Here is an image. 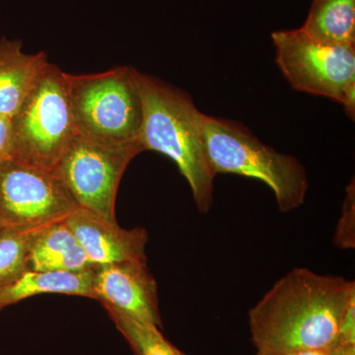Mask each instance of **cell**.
Returning <instances> with one entry per match:
<instances>
[{"instance_id":"10","label":"cell","mask_w":355,"mask_h":355,"mask_svg":"<svg viewBox=\"0 0 355 355\" xmlns=\"http://www.w3.org/2000/svg\"><path fill=\"white\" fill-rule=\"evenodd\" d=\"M65 223L94 266L123 261L146 263L148 233L144 228L123 229L116 222L105 220L81 207L70 214Z\"/></svg>"},{"instance_id":"11","label":"cell","mask_w":355,"mask_h":355,"mask_svg":"<svg viewBox=\"0 0 355 355\" xmlns=\"http://www.w3.org/2000/svg\"><path fill=\"white\" fill-rule=\"evenodd\" d=\"M48 64L44 51L26 53L19 40H0V114L12 119Z\"/></svg>"},{"instance_id":"7","label":"cell","mask_w":355,"mask_h":355,"mask_svg":"<svg viewBox=\"0 0 355 355\" xmlns=\"http://www.w3.org/2000/svg\"><path fill=\"white\" fill-rule=\"evenodd\" d=\"M142 151L140 144L114 146L76 135L53 171L81 209L116 222L114 205L121 178Z\"/></svg>"},{"instance_id":"21","label":"cell","mask_w":355,"mask_h":355,"mask_svg":"<svg viewBox=\"0 0 355 355\" xmlns=\"http://www.w3.org/2000/svg\"><path fill=\"white\" fill-rule=\"evenodd\" d=\"M256 355H328V350H319V352H287V354H258Z\"/></svg>"},{"instance_id":"20","label":"cell","mask_w":355,"mask_h":355,"mask_svg":"<svg viewBox=\"0 0 355 355\" xmlns=\"http://www.w3.org/2000/svg\"><path fill=\"white\" fill-rule=\"evenodd\" d=\"M328 355H355V345H335L328 349Z\"/></svg>"},{"instance_id":"5","label":"cell","mask_w":355,"mask_h":355,"mask_svg":"<svg viewBox=\"0 0 355 355\" xmlns=\"http://www.w3.org/2000/svg\"><path fill=\"white\" fill-rule=\"evenodd\" d=\"M11 123L10 158L53 170L76 135L67 72L49 62L11 119Z\"/></svg>"},{"instance_id":"4","label":"cell","mask_w":355,"mask_h":355,"mask_svg":"<svg viewBox=\"0 0 355 355\" xmlns=\"http://www.w3.org/2000/svg\"><path fill=\"white\" fill-rule=\"evenodd\" d=\"M67 81L76 135L114 146H141L144 108L137 70L116 67L100 73H67Z\"/></svg>"},{"instance_id":"13","label":"cell","mask_w":355,"mask_h":355,"mask_svg":"<svg viewBox=\"0 0 355 355\" xmlns=\"http://www.w3.org/2000/svg\"><path fill=\"white\" fill-rule=\"evenodd\" d=\"M93 272L94 268L76 272H36L27 268L17 279L0 287V313L39 294H65L95 300Z\"/></svg>"},{"instance_id":"16","label":"cell","mask_w":355,"mask_h":355,"mask_svg":"<svg viewBox=\"0 0 355 355\" xmlns=\"http://www.w3.org/2000/svg\"><path fill=\"white\" fill-rule=\"evenodd\" d=\"M40 231L0 230V287L27 270L30 247Z\"/></svg>"},{"instance_id":"18","label":"cell","mask_w":355,"mask_h":355,"mask_svg":"<svg viewBox=\"0 0 355 355\" xmlns=\"http://www.w3.org/2000/svg\"><path fill=\"white\" fill-rule=\"evenodd\" d=\"M335 343L355 345V296L349 301V305L345 311L340 327H338Z\"/></svg>"},{"instance_id":"15","label":"cell","mask_w":355,"mask_h":355,"mask_svg":"<svg viewBox=\"0 0 355 355\" xmlns=\"http://www.w3.org/2000/svg\"><path fill=\"white\" fill-rule=\"evenodd\" d=\"M116 330L125 338L135 355H188L172 345L160 329L133 321L116 311L105 308Z\"/></svg>"},{"instance_id":"2","label":"cell","mask_w":355,"mask_h":355,"mask_svg":"<svg viewBox=\"0 0 355 355\" xmlns=\"http://www.w3.org/2000/svg\"><path fill=\"white\" fill-rule=\"evenodd\" d=\"M141 94L140 144L172 159L187 180L200 214L214 203L216 175L209 164L202 132L203 113L180 89L137 70Z\"/></svg>"},{"instance_id":"19","label":"cell","mask_w":355,"mask_h":355,"mask_svg":"<svg viewBox=\"0 0 355 355\" xmlns=\"http://www.w3.org/2000/svg\"><path fill=\"white\" fill-rule=\"evenodd\" d=\"M12 154V123L11 119L0 114V163Z\"/></svg>"},{"instance_id":"14","label":"cell","mask_w":355,"mask_h":355,"mask_svg":"<svg viewBox=\"0 0 355 355\" xmlns=\"http://www.w3.org/2000/svg\"><path fill=\"white\" fill-rule=\"evenodd\" d=\"M300 30L320 43L355 46V0H312Z\"/></svg>"},{"instance_id":"17","label":"cell","mask_w":355,"mask_h":355,"mask_svg":"<svg viewBox=\"0 0 355 355\" xmlns=\"http://www.w3.org/2000/svg\"><path fill=\"white\" fill-rule=\"evenodd\" d=\"M334 245L342 250H352L355 248V183L354 179L345 189L342 216L336 224Z\"/></svg>"},{"instance_id":"6","label":"cell","mask_w":355,"mask_h":355,"mask_svg":"<svg viewBox=\"0 0 355 355\" xmlns=\"http://www.w3.org/2000/svg\"><path fill=\"white\" fill-rule=\"evenodd\" d=\"M275 62L294 90L323 96L355 116V46L320 43L296 30L272 34Z\"/></svg>"},{"instance_id":"9","label":"cell","mask_w":355,"mask_h":355,"mask_svg":"<svg viewBox=\"0 0 355 355\" xmlns=\"http://www.w3.org/2000/svg\"><path fill=\"white\" fill-rule=\"evenodd\" d=\"M95 300L139 323L162 328L157 284L146 263L123 261L95 266Z\"/></svg>"},{"instance_id":"8","label":"cell","mask_w":355,"mask_h":355,"mask_svg":"<svg viewBox=\"0 0 355 355\" xmlns=\"http://www.w3.org/2000/svg\"><path fill=\"white\" fill-rule=\"evenodd\" d=\"M78 209L53 170L15 158L0 163V230H43Z\"/></svg>"},{"instance_id":"12","label":"cell","mask_w":355,"mask_h":355,"mask_svg":"<svg viewBox=\"0 0 355 355\" xmlns=\"http://www.w3.org/2000/svg\"><path fill=\"white\" fill-rule=\"evenodd\" d=\"M27 266L36 272H76L95 268L65 221L40 231L30 247Z\"/></svg>"},{"instance_id":"3","label":"cell","mask_w":355,"mask_h":355,"mask_svg":"<svg viewBox=\"0 0 355 355\" xmlns=\"http://www.w3.org/2000/svg\"><path fill=\"white\" fill-rule=\"evenodd\" d=\"M203 139L214 175L254 178L268 184L282 214L298 209L307 195V173L297 158L277 153L237 121L203 114Z\"/></svg>"},{"instance_id":"1","label":"cell","mask_w":355,"mask_h":355,"mask_svg":"<svg viewBox=\"0 0 355 355\" xmlns=\"http://www.w3.org/2000/svg\"><path fill=\"white\" fill-rule=\"evenodd\" d=\"M354 296L352 280L293 268L248 312L251 342L258 354L328 350Z\"/></svg>"}]
</instances>
